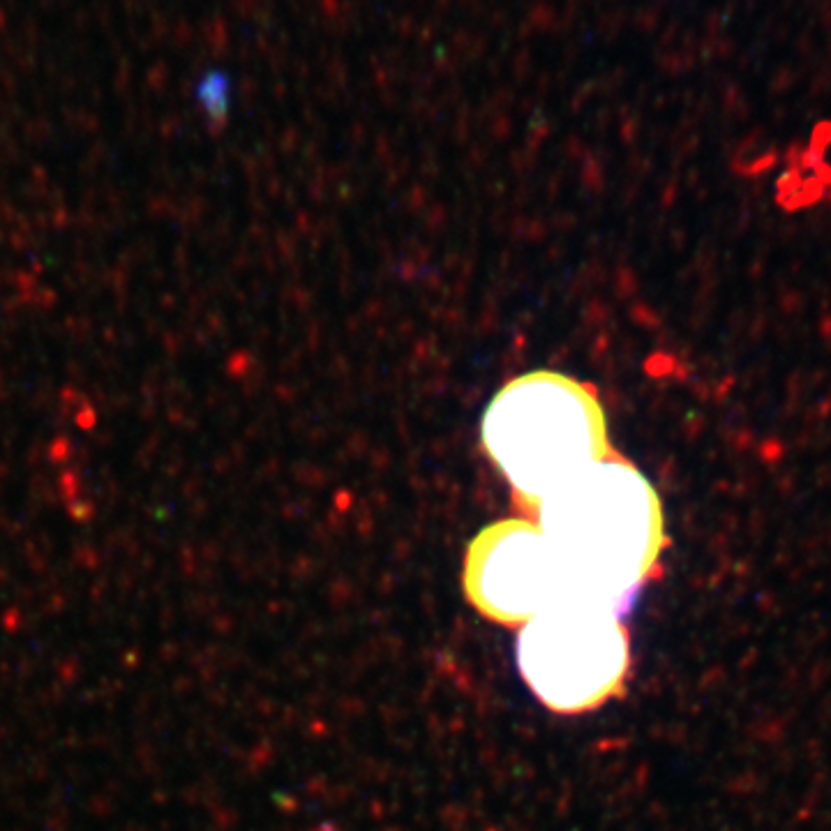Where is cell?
Returning <instances> with one entry per match:
<instances>
[{
    "label": "cell",
    "mask_w": 831,
    "mask_h": 831,
    "mask_svg": "<svg viewBox=\"0 0 831 831\" xmlns=\"http://www.w3.org/2000/svg\"><path fill=\"white\" fill-rule=\"evenodd\" d=\"M621 616L591 603H561L522 626L518 665L545 707L584 714L621 693L630 668Z\"/></svg>",
    "instance_id": "3957f363"
},
{
    "label": "cell",
    "mask_w": 831,
    "mask_h": 831,
    "mask_svg": "<svg viewBox=\"0 0 831 831\" xmlns=\"http://www.w3.org/2000/svg\"><path fill=\"white\" fill-rule=\"evenodd\" d=\"M480 439L527 515L612 453L596 391L548 370L499 388L482 416Z\"/></svg>",
    "instance_id": "7a4b0ae2"
},
{
    "label": "cell",
    "mask_w": 831,
    "mask_h": 831,
    "mask_svg": "<svg viewBox=\"0 0 831 831\" xmlns=\"http://www.w3.org/2000/svg\"><path fill=\"white\" fill-rule=\"evenodd\" d=\"M464 591L480 614L504 626H525L545 609L573 603L541 529L527 518L499 520L473 538Z\"/></svg>",
    "instance_id": "277c9868"
},
{
    "label": "cell",
    "mask_w": 831,
    "mask_h": 831,
    "mask_svg": "<svg viewBox=\"0 0 831 831\" xmlns=\"http://www.w3.org/2000/svg\"><path fill=\"white\" fill-rule=\"evenodd\" d=\"M568 600L626 614L658 571L665 522L658 492L614 450L534 513Z\"/></svg>",
    "instance_id": "6da1fadb"
}]
</instances>
